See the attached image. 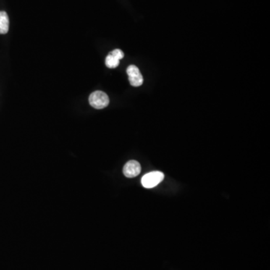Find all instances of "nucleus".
Returning a JSON list of instances; mask_svg holds the SVG:
<instances>
[{
  "label": "nucleus",
  "instance_id": "f257e3e1",
  "mask_svg": "<svg viewBox=\"0 0 270 270\" xmlns=\"http://www.w3.org/2000/svg\"><path fill=\"white\" fill-rule=\"evenodd\" d=\"M90 105L95 109H103L108 106L110 102L109 97L102 91H95L90 95Z\"/></svg>",
  "mask_w": 270,
  "mask_h": 270
},
{
  "label": "nucleus",
  "instance_id": "f03ea898",
  "mask_svg": "<svg viewBox=\"0 0 270 270\" xmlns=\"http://www.w3.org/2000/svg\"><path fill=\"white\" fill-rule=\"evenodd\" d=\"M164 178V174L161 171H153L143 176L141 179V183L143 187L152 189L161 183Z\"/></svg>",
  "mask_w": 270,
  "mask_h": 270
},
{
  "label": "nucleus",
  "instance_id": "7ed1b4c3",
  "mask_svg": "<svg viewBox=\"0 0 270 270\" xmlns=\"http://www.w3.org/2000/svg\"><path fill=\"white\" fill-rule=\"evenodd\" d=\"M127 74L131 85L137 87L143 84V76H142L141 73L140 72V70L137 66H134V65L129 66L127 69Z\"/></svg>",
  "mask_w": 270,
  "mask_h": 270
},
{
  "label": "nucleus",
  "instance_id": "20e7f679",
  "mask_svg": "<svg viewBox=\"0 0 270 270\" xmlns=\"http://www.w3.org/2000/svg\"><path fill=\"white\" fill-rule=\"evenodd\" d=\"M124 57V53L121 50L116 49L109 53L105 59V65L110 69H115L119 64V61Z\"/></svg>",
  "mask_w": 270,
  "mask_h": 270
},
{
  "label": "nucleus",
  "instance_id": "39448f33",
  "mask_svg": "<svg viewBox=\"0 0 270 270\" xmlns=\"http://www.w3.org/2000/svg\"><path fill=\"white\" fill-rule=\"evenodd\" d=\"M141 172V166L137 161H129L123 168V174L126 177L134 178L138 176Z\"/></svg>",
  "mask_w": 270,
  "mask_h": 270
},
{
  "label": "nucleus",
  "instance_id": "423d86ee",
  "mask_svg": "<svg viewBox=\"0 0 270 270\" xmlns=\"http://www.w3.org/2000/svg\"><path fill=\"white\" fill-rule=\"evenodd\" d=\"M9 30V19L6 11H0V34L5 35Z\"/></svg>",
  "mask_w": 270,
  "mask_h": 270
}]
</instances>
